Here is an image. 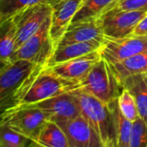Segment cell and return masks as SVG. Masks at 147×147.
I'll return each mask as SVG.
<instances>
[{"label":"cell","instance_id":"7a4b0ae2","mask_svg":"<svg viewBox=\"0 0 147 147\" xmlns=\"http://www.w3.org/2000/svg\"><path fill=\"white\" fill-rule=\"evenodd\" d=\"M123 87L119 84L112 70L110 63L100 58L88 75L73 86V90L88 94L105 104L110 105L117 99Z\"/></svg>","mask_w":147,"mask_h":147},{"label":"cell","instance_id":"4fadbf2b","mask_svg":"<svg viewBox=\"0 0 147 147\" xmlns=\"http://www.w3.org/2000/svg\"><path fill=\"white\" fill-rule=\"evenodd\" d=\"M61 127L66 133L69 147H105L98 133L82 114Z\"/></svg>","mask_w":147,"mask_h":147},{"label":"cell","instance_id":"f546056e","mask_svg":"<svg viewBox=\"0 0 147 147\" xmlns=\"http://www.w3.org/2000/svg\"><path fill=\"white\" fill-rule=\"evenodd\" d=\"M31 147H45V146H43V145H42V144H38V143H35Z\"/></svg>","mask_w":147,"mask_h":147},{"label":"cell","instance_id":"8fae6325","mask_svg":"<svg viewBox=\"0 0 147 147\" xmlns=\"http://www.w3.org/2000/svg\"><path fill=\"white\" fill-rule=\"evenodd\" d=\"M83 3L84 0H61L52 5L49 33L55 49H56Z\"/></svg>","mask_w":147,"mask_h":147},{"label":"cell","instance_id":"83f0119b","mask_svg":"<svg viewBox=\"0 0 147 147\" xmlns=\"http://www.w3.org/2000/svg\"><path fill=\"white\" fill-rule=\"evenodd\" d=\"M11 63V62H8V61H5L4 60H2L0 58V74H1L5 68H7Z\"/></svg>","mask_w":147,"mask_h":147},{"label":"cell","instance_id":"7402d4cb","mask_svg":"<svg viewBox=\"0 0 147 147\" xmlns=\"http://www.w3.org/2000/svg\"><path fill=\"white\" fill-rule=\"evenodd\" d=\"M35 143L10 127L0 125V147H31Z\"/></svg>","mask_w":147,"mask_h":147},{"label":"cell","instance_id":"e0dca14e","mask_svg":"<svg viewBox=\"0 0 147 147\" xmlns=\"http://www.w3.org/2000/svg\"><path fill=\"white\" fill-rule=\"evenodd\" d=\"M18 30L14 17L0 19V58L11 63L17 49Z\"/></svg>","mask_w":147,"mask_h":147},{"label":"cell","instance_id":"30bf717a","mask_svg":"<svg viewBox=\"0 0 147 147\" xmlns=\"http://www.w3.org/2000/svg\"><path fill=\"white\" fill-rule=\"evenodd\" d=\"M32 106L42 109L46 113L49 120L56 123L60 126L81 115L77 100L71 92L54 96Z\"/></svg>","mask_w":147,"mask_h":147},{"label":"cell","instance_id":"277c9868","mask_svg":"<svg viewBox=\"0 0 147 147\" xmlns=\"http://www.w3.org/2000/svg\"><path fill=\"white\" fill-rule=\"evenodd\" d=\"M48 121L46 113L32 105L17 106L0 115V125H5L35 142Z\"/></svg>","mask_w":147,"mask_h":147},{"label":"cell","instance_id":"3957f363","mask_svg":"<svg viewBox=\"0 0 147 147\" xmlns=\"http://www.w3.org/2000/svg\"><path fill=\"white\" fill-rule=\"evenodd\" d=\"M77 100L81 114L100 136L105 147H116L113 119L110 106L79 90L70 91Z\"/></svg>","mask_w":147,"mask_h":147},{"label":"cell","instance_id":"d4e9b609","mask_svg":"<svg viewBox=\"0 0 147 147\" xmlns=\"http://www.w3.org/2000/svg\"><path fill=\"white\" fill-rule=\"evenodd\" d=\"M147 146V125L138 116L132 122V129L129 147Z\"/></svg>","mask_w":147,"mask_h":147},{"label":"cell","instance_id":"5bb4252c","mask_svg":"<svg viewBox=\"0 0 147 147\" xmlns=\"http://www.w3.org/2000/svg\"><path fill=\"white\" fill-rule=\"evenodd\" d=\"M104 36L105 34L103 32L100 19L72 23L58 43L57 47L75 42L103 40Z\"/></svg>","mask_w":147,"mask_h":147},{"label":"cell","instance_id":"7c38bea8","mask_svg":"<svg viewBox=\"0 0 147 147\" xmlns=\"http://www.w3.org/2000/svg\"><path fill=\"white\" fill-rule=\"evenodd\" d=\"M100 58L101 55L99 49L85 55L49 66V67L55 75L61 79L71 82L74 86L88 75L93 66L100 60Z\"/></svg>","mask_w":147,"mask_h":147},{"label":"cell","instance_id":"ac0fdd59","mask_svg":"<svg viewBox=\"0 0 147 147\" xmlns=\"http://www.w3.org/2000/svg\"><path fill=\"white\" fill-rule=\"evenodd\" d=\"M122 86L133 95L138 116L147 125V83L144 75L130 76L123 82Z\"/></svg>","mask_w":147,"mask_h":147},{"label":"cell","instance_id":"8992f818","mask_svg":"<svg viewBox=\"0 0 147 147\" xmlns=\"http://www.w3.org/2000/svg\"><path fill=\"white\" fill-rule=\"evenodd\" d=\"M72 86L71 82L61 79L55 75L49 67H46L39 73L18 106L33 105L54 96L70 92Z\"/></svg>","mask_w":147,"mask_h":147},{"label":"cell","instance_id":"6da1fadb","mask_svg":"<svg viewBox=\"0 0 147 147\" xmlns=\"http://www.w3.org/2000/svg\"><path fill=\"white\" fill-rule=\"evenodd\" d=\"M44 67L27 60H18L0 74V115L20 104Z\"/></svg>","mask_w":147,"mask_h":147},{"label":"cell","instance_id":"484cf974","mask_svg":"<svg viewBox=\"0 0 147 147\" xmlns=\"http://www.w3.org/2000/svg\"><path fill=\"white\" fill-rule=\"evenodd\" d=\"M112 10L117 11H142L147 10V0H120Z\"/></svg>","mask_w":147,"mask_h":147},{"label":"cell","instance_id":"1f68e13d","mask_svg":"<svg viewBox=\"0 0 147 147\" xmlns=\"http://www.w3.org/2000/svg\"><path fill=\"white\" fill-rule=\"evenodd\" d=\"M84 1H85V0H84Z\"/></svg>","mask_w":147,"mask_h":147},{"label":"cell","instance_id":"52a82bcc","mask_svg":"<svg viewBox=\"0 0 147 147\" xmlns=\"http://www.w3.org/2000/svg\"><path fill=\"white\" fill-rule=\"evenodd\" d=\"M146 49L147 34H133L121 38H115L105 35L100 52L101 57L106 59L110 64H113Z\"/></svg>","mask_w":147,"mask_h":147},{"label":"cell","instance_id":"f1b7e54d","mask_svg":"<svg viewBox=\"0 0 147 147\" xmlns=\"http://www.w3.org/2000/svg\"><path fill=\"white\" fill-rule=\"evenodd\" d=\"M60 1H61V0H43V3L48 4V5L52 6V5H54L55 4H56V3H58Z\"/></svg>","mask_w":147,"mask_h":147},{"label":"cell","instance_id":"4dcf8cb0","mask_svg":"<svg viewBox=\"0 0 147 147\" xmlns=\"http://www.w3.org/2000/svg\"><path fill=\"white\" fill-rule=\"evenodd\" d=\"M144 78H145V81H146V83H147V75L144 76Z\"/></svg>","mask_w":147,"mask_h":147},{"label":"cell","instance_id":"5b68a950","mask_svg":"<svg viewBox=\"0 0 147 147\" xmlns=\"http://www.w3.org/2000/svg\"><path fill=\"white\" fill-rule=\"evenodd\" d=\"M49 29L50 17L48 18L41 28L13 54L11 62L18 60H27L37 65L48 67L55 49L50 37Z\"/></svg>","mask_w":147,"mask_h":147},{"label":"cell","instance_id":"603a6c76","mask_svg":"<svg viewBox=\"0 0 147 147\" xmlns=\"http://www.w3.org/2000/svg\"><path fill=\"white\" fill-rule=\"evenodd\" d=\"M117 103L121 113L129 120L133 122L138 117V108L135 99L129 90L123 88L119 96L117 97Z\"/></svg>","mask_w":147,"mask_h":147},{"label":"cell","instance_id":"44dd1931","mask_svg":"<svg viewBox=\"0 0 147 147\" xmlns=\"http://www.w3.org/2000/svg\"><path fill=\"white\" fill-rule=\"evenodd\" d=\"M36 143L45 147H69L65 131L60 125L50 120L42 129Z\"/></svg>","mask_w":147,"mask_h":147},{"label":"cell","instance_id":"ffe728a7","mask_svg":"<svg viewBox=\"0 0 147 147\" xmlns=\"http://www.w3.org/2000/svg\"><path fill=\"white\" fill-rule=\"evenodd\" d=\"M109 106L113 119L116 147H129L132 122L127 119L121 113L117 103V99L113 100Z\"/></svg>","mask_w":147,"mask_h":147},{"label":"cell","instance_id":"9a60e30c","mask_svg":"<svg viewBox=\"0 0 147 147\" xmlns=\"http://www.w3.org/2000/svg\"><path fill=\"white\" fill-rule=\"evenodd\" d=\"M110 65L116 79L122 86L123 82L130 76L147 75V49Z\"/></svg>","mask_w":147,"mask_h":147},{"label":"cell","instance_id":"d6986e66","mask_svg":"<svg viewBox=\"0 0 147 147\" xmlns=\"http://www.w3.org/2000/svg\"><path fill=\"white\" fill-rule=\"evenodd\" d=\"M120 0H85L72 23L96 20L113 9ZM71 23V24H72Z\"/></svg>","mask_w":147,"mask_h":147},{"label":"cell","instance_id":"9c48e42d","mask_svg":"<svg viewBox=\"0 0 147 147\" xmlns=\"http://www.w3.org/2000/svg\"><path fill=\"white\" fill-rule=\"evenodd\" d=\"M147 15V10L142 11H117L111 10L100 21L106 36L121 38L133 35L139 22Z\"/></svg>","mask_w":147,"mask_h":147},{"label":"cell","instance_id":"ba28073f","mask_svg":"<svg viewBox=\"0 0 147 147\" xmlns=\"http://www.w3.org/2000/svg\"><path fill=\"white\" fill-rule=\"evenodd\" d=\"M51 12V5L39 3L26 7L13 15L18 30L16 51L41 28L47 18L50 17Z\"/></svg>","mask_w":147,"mask_h":147},{"label":"cell","instance_id":"d6a6232c","mask_svg":"<svg viewBox=\"0 0 147 147\" xmlns=\"http://www.w3.org/2000/svg\"><path fill=\"white\" fill-rule=\"evenodd\" d=\"M146 147H147V146H146Z\"/></svg>","mask_w":147,"mask_h":147},{"label":"cell","instance_id":"4316f807","mask_svg":"<svg viewBox=\"0 0 147 147\" xmlns=\"http://www.w3.org/2000/svg\"><path fill=\"white\" fill-rule=\"evenodd\" d=\"M133 34L134 35H145V34H147V15L137 25Z\"/></svg>","mask_w":147,"mask_h":147},{"label":"cell","instance_id":"2e32d148","mask_svg":"<svg viewBox=\"0 0 147 147\" xmlns=\"http://www.w3.org/2000/svg\"><path fill=\"white\" fill-rule=\"evenodd\" d=\"M102 44L103 40H94L89 42L70 43L64 46H58L55 49L48 67L99 50Z\"/></svg>","mask_w":147,"mask_h":147},{"label":"cell","instance_id":"cb8c5ba5","mask_svg":"<svg viewBox=\"0 0 147 147\" xmlns=\"http://www.w3.org/2000/svg\"><path fill=\"white\" fill-rule=\"evenodd\" d=\"M43 3V0H0V19L13 16L21 10Z\"/></svg>","mask_w":147,"mask_h":147}]
</instances>
